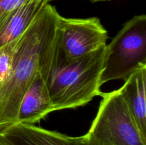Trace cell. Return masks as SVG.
I'll list each match as a JSON object with an SVG mask.
<instances>
[{
	"instance_id": "cell-15",
	"label": "cell",
	"mask_w": 146,
	"mask_h": 145,
	"mask_svg": "<svg viewBox=\"0 0 146 145\" xmlns=\"http://www.w3.org/2000/svg\"><path fill=\"white\" fill-rule=\"evenodd\" d=\"M48 1H51V0H48Z\"/></svg>"
},
{
	"instance_id": "cell-6",
	"label": "cell",
	"mask_w": 146,
	"mask_h": 145,
	"mask_svg": "<svg viewBox=\"0 0 146 145\" xmlns=\"http://www.w3.org/2000/svg\"><path fill=\"white\" fill-rule=\"evenodd\" d=\"M7 145H90L86 134L70 136L33 124L16 123L0 131Z\"/></svg>"
},
{
	"instance_id": "cell-10",
	"label": "cell",
	"mask_w": 146,
	"mask_h": 145,
	"mask_svg": "<svg viewBox=\"0 0 146 145\" xmlns=\"http://www.w3.org/2000/svg\"><path fill=\"white\" fill-rule=\"evenodd\" d=\"M20 37L0 46V85L7 79L11 71Z\"/></svg>"
},
{
	"instance_id": "cell-5",
	"label": "cell",
	"mask_w": 146,
	"mask_h": 145,
	"mask_svg": "<svg viewBox=\"0 0 146 145\" xmlns=\"http://www.w3.org/2000/svg\"><path fill=\"white\" fill-rule=\"evenodd\" d=\"M108 33L99 18L58 17L51 65H66L106 45ZM49 68V67H48Z\"/></svg>"
},
{
	"instance_id": "cell-9",
	"label": "cell",
	"mask_w": 146,
	"mask_h": 145,
	"mask_svg": "<svg viewBox=\"0 0 146 145\" xmlns=\"http://www.w3.org/2000/svg\"><path fill=\"white\" fill-rule=\"evenodd\" d=\"M47 3L48 0H33L14 10L0 29V46L21 36Z\"/></svg>"
},
{
	"instance_id": "cell-14",
	"label": "cell",
	"mask_w": 146,
	"mask_h": 145,
	"mask_svg": "<svg viewBox=\"0 0 146 145\" xmlns=\"http://www.w3.org/2000/svg\"><path fill=\"white\" fill-rule=\"evenodd\" d=\"M88 139H89V138H88ZM89 142H90V145H96V144H94V142H91V141L90 140V139H89Z\"/></svg>"
},
{
	"instance_id": "cell-2",
	"label": "cell",
	"mask_w": 146,
	"mask_h": 145,
	"mask_svg": "<svg viewBox=\"0 0 146 145\" xmlns=\"http://www.w3.org/2000/svg\"><path fill=\"white\" fill-rule=\"evenodd\" d=\"M104 51L105 47L71 63L50 65L45 81L54 111L83 106L101 96Z\"/></svg>"
},
{
	"instance_id": "cell-12",
	"label": "cell",
	"mask_w": 146,
	"mask_h": 145,
	"mask_svg": "<svg viewBox=\"0 0 146 145\" xmlns=\"http://www.w3.org/2000/svg\"><path fill=\"white\" fill-rule=\"evenodd\" d=\"M91 2H98V1H110V0H89Z\"/></svg>"
},
{
	"instance_id": "cell-3",
	"label": "cell",
	"mask_w": 146,
	"mask_h": 145,
	"mask_svg": "<svg viewBox=\"0 0 146 145\" xmlns=\"http://www.w3.org/2000/svg\"><path fill=\"white\" fill-rule=\"evenodd\" d=\"M146 67V16L137 15L125 22L105 46L100 83L125 80L136 70Z\"/></svg>"
},
{
	"instance_id": "cell-7",
	"label": "cell",
	"mask_w": 146,
	"mask_h": 145,
	"mask_svg": "<svg viewBox=\"0 0 146 145\" xmlns=\"http://www.w3.org/2000/svg\"><path fill=\"white\" fill-rule=\"evenodd\" d=\"M54 111L47 84L38 72L21 99L17 123L34 124Z\"/></svg>"
},
{
	"instance_id": "cell-8",
	"label": "cell",
	"mask_w": 146,
	"mask_h": 145,
	"mask_svg": "<svg viewBox=\"0 0 146 145\" xmlns=\"http://www.w3.org/2000/svg\"><path fill=\"white\" fill-rule=\"evenodd\" d=\"M118 90L141 136L146 140V67L134 71Z\"/></svg>"
},
{
	"instance_id": "cell-4",
	"label": "cell",
	"mask_w": 146,
	"mask_h": 145,
	"mask_svg": "<svg viewBox=\"0 0 146 145\" xmlns=\"http://www.w3.org/2000/svg\"><path fill=\"white\" fill-rule=\"evenodd\" d=\"M102 100L86 135L96 145H146L119 90L102 92Z\"/></svg>"
},
{
	"instance_id": "cell-1",
	"label": "cell",
	"mask_w": 146,
	"mask_h": 145,
	"mask_svg": "<svg viewBox=\"0 0 146 145\" xmlns=\"http://www.w3.org/2000/svg\"><path fill=\"white\" fill-rule=\"evenodd\" d=\"M59 16L55 7L47 3L20 37L11 71L0 85V131L17 123L20 102L37 73L45 76Z\"/></svg>"
},
{
	"instance_id": "cell-13",
	"label": "cell",
	"mask_w": 146,
	"mask_h": 145,
	"mask_svg": "<svg viewBox=\"0 0 146 145\" xmlns=\"http://www.w3.org/2000/svg\"><path fill=\"white\" fill-rule=\"evenodd\" d=\"M0 145H7V144H6L5 142L3 141V139H1V137H0Z\"/></svg>"
},
{
	"instance_id": "cell-11",
	"label": "cell",
	"mask_w": 146,
	"mask_h": 145,
	"mask_svg": "<svg viewBox=\"0 0 146 145\" xmlns=\"http://www.w3.org/2000/svg\"><path fill=\"white\" fill-rule=\"evenodd\" d=\"M33 0H0V29L11 13Z\"/></svg>"
}]
</instances>
